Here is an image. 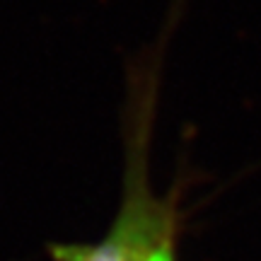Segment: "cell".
<instances>
[{"label": "cell", "instance_id": "1", "mask_svg": "<svg viewBox=\"0 0 261 261\" xmlns=\"http://www.w3.org/2000/svg\"><path fill=\"white\" fill-rule=\"evenodd\" d=\"M155 83L158 75L152 65L130 77L123 189L112 225L97 242L48 244L54 261H179L181 194L174 187L160 194L148 177Z\"/></svg>", "mask_w": 261, "mask_h": 261}]
</instances>
